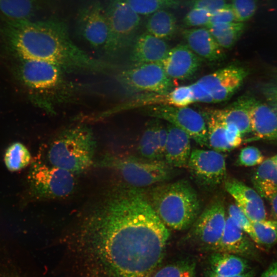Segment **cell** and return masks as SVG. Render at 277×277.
Here are the masks:
<instances>
[{
	"label": "cell",
	"mask_w": 277,
	"mask_h": 277,
	"mask_svg": "<svg viewBox=\"0 0 277 277\" xmlns=\"http://www.w3.org/2000/svg\"><path fill=\"white\" fill-rule=\"evenodd\" d=\"M137 188L111 193L80 229L81 242L112 277H150L170 236L168 228Z\"/></svg>",
	"instance_id": "6da1fadb"
},
{
	"label": "cell",
	"mask_w": 277,
	"mask_h": 277,
	"mask_svg": "<svg viewBox=\"0 0 277 277\" xmlns=\"http://www.w3.org/2000/svg\"><path fill=\"white\" fill-rule=\"evenodd\" d=\"M1 31L8 48L18 60L48 62L65 72L103 73L113 68L75 45L62 21H7Z\"/></svg>",
	"instance_id": "7a4b0ae2"
},
{
	"label": "cell",
	"mask_w": 277,
	"mask_h": 277,
	"mask_svg": "<svg viewBox=\"0 0 277 277\" xmlns=\"http://www.w3.org/2000/svg\"><path fill=\"white\" fill-rule=\"evenodd\" d=\"M149 202L164 224L175 230L189 228L200 212L196 192L186 181L157 186L150 193Z\"/></svg>",
	"instance_id": "3957f363"
},
{
	"label": "cell",
	"mask_w": 277,
	"mask_h": 277,
	"mask_svg": "<svg viewBox=\"0 0 277 277\" xmlns=\"http://www.w3.org/2000/svg\"><path fill=\"white\" fill-rule=\"evenodd\" d=\"M96 141L85 125L67 127L55 137L47 153L50 165L74 174L82 173L93 164Z\"/></svg>",
	"instance_id": "277c9868"
},
{
	"label": "cell",
	"mask_w": 277,
	"mask_h": 277,
	"mask_svg": "<svg viewBox=\"0 0 277 277\" xmlns=\"http://www.w3.org/2000/svg\"><path fill=\"white\" fill-rule=\"evenodd\" d=\"M114 169L132 187L141 188L163 182L171 176L170 166L161 160L134 156H106L98 164Z\"/></svg>",
	"instance_id": "5b68a950"
},
{
	"label": "cell",
	"mask_w": 277,
	"mask_h": 277,
	"mask_svg": "<svg viewBox=\"0 0 277 277\" xmlns=\"http://www.w3.org/2000/svg\"><path fill=\"white\" fill-rule=\"evenodd\" d=\"M15 69L21 83L38 97H51L67 87L64 71L57 65L43 61L18 60Z\"/></svg>",
	"instance_id": "8992f818"
},
{
	"label": "cell",
	"mask_w": 277,
	"mask_h": 277,
	"mask_svg": "<svg viewBox=\"0 0 277 277\" xmlns=\"http://www.w3.org/2000/svg\"><path fill=\"white\" fill-rule=\"evenodd\" d=\"M106 13L108 34L103 50L112 55L131 44L141 18L122 0H111Z\"/></svg>",
	"instance_id": "52a82bcc"
},
{
	"label": "cell",
	"mask_w": 277,
	"mask_h": 277,
	"mask_svg": "<svg viewBox=\"0 0 277 277\" xmlns=\"http://www.w3.org/2000/svg\"><path fill=\"white\" fill-rule=\"evenodd\" d=\"M73 173L62 168L42 163L35 164L29 174L30 188L35 196L54 199L69 196L74 190Z\"/></svg>",
	"instance_id": "ba28073f"
},
{
	"label": "cell",
	"mask_w": 277,
	"mask_h": 277,
	"mask_svg": "<svg viewBox=\"0 0 277 277\" xmlns=\"http://www.w3.org/2000/svg\"><path fill=\"white\" fill-rule=\"evenodd\" d=\"M119 82L134 92L165 94L172 89L173 80L166 73L161 62L134 64L121 72Z\"/></svg>",
	"instance_id": "9c48e42d"
},
{
	"label": "cell",
	"mask_w": 277,
	"mask_h": 277,
	"mask_svg": "<svg viewBox=\"0 0 277 277\" xmlns=\"http://www.w3.org/2000/svg\"><path fill=\"white\" fill-rule=\"evenodd\" d=\"M145 111L148 115L165 120L182 129L200 146L208 147L206 121L195 110L187 107L153 105L148 106Z\"/></svg>",
	"instance_id": "30bf717a"
},
{
	"label": "cell",
	"mask_w": 277,
	"mask_h": 277,
	"mask_svg": "<svg viewBox=\"0 0 277 277\" xmlns=\"http://www.w3.org/2000/svg\"><path fill=\"white\" fill-rule=\"evenodd\" d=\"M226 217L221 201L213 202L196 218L192 236L202 248L215 251L225 225Z\"/></svg>",
	"instance_id": "8fae6325"
},
{
	"label": "cell",
	"mask_w": 277,
	"mask_h": 277,
	"mask_svg": "<svg viewBox=\"0 0 277 277\" xmlns=\"http://www.w3.org/2000/svg\"><path fill=\"white\" fill-rule=\"evenodd\" d=\"M187 166L197 182L205 186H217L226 177L225 157L221 152L212 149L192 150Z\"/></svg>",
	"instance_id": "7c38bea8"
},
{
	"label": "cell",
	"mask_w": 277,
	"mask_h": 277,
	"mask_svg": "<svg viewBox=\"0 0 277 277\" xmlns=\"http://www.w3.org/2000/svg\"><path fill=\"white\" fill-rule=\"evenodd\" d=\"M248 70L241 66L231 65L201 77L196 82L212 96L214 103L229 99L241 86Z\"/></svg>",
	"instance_id": "4fadbf2b"
},
{
	"label": "cell",
	"mask_w": 277,
	"mask_h": 277,
	"mask_svg": "<svg viewBox=\"0 0 277 277\" xmlns=\"http://www.w3.org/2000/svg\"><path fill=\"white\" fill-rule=\"evenodd\" d=\"M77 26L80 33L91 47L104 49L108 25L106 11L99 2H94L80 11Z\"/></svg>",
	"instance_id": "5bb4252c"
},
{
	"label": "cell",
	"mask_w": 277,
	"mask_h": 277,
	"mask_svg": "<svg viewBox=\"0 0 277 277\" xmlns=\"http://www.w3.org/2000/svg\"><path fill=\"white\" fill-rule=\"evenodd\" d=\"M201 62V58L188 46L181 44L170 49L161 63L167 75L172 80H184L196 72Z\"/></svg>",
	"instance_id": "9a60e30c"
},
{
	"label": "cell",
	"mask_w": 277,
	"mask_h": 277,
	"mask_svg": "<svg viewBox=\"0 0 277 277\" xmlns=\"http://www.w3.org/2000/svg\"><path fill=\"white\" fill-rule=\"evenodd\" d=\"M215 251L233 254L245 259L258 258L253 241L229 216L226 217L224 231Z\"/></svg>",
	"instance_id": "2e32d148"
},
{
	"label": "cell",
	"mask_w": 277,
	"mask_h": 277,
	"mask_svg": "<svg viewBox=\"0 0 277 277\" xmlns=\"http://www.w3.org/2000/svg\"><path fill=\"white\" fill-rule=\"evenodd\" d=\"M225 188L251 222L266 219L262 197L254 189L236 180L226 181Z\"/></svg>",
	"instance_id": "e0dca14e"
},
{
	"label": "cell",
	"mask_w": 277,
	"mask_h": 277,
	"mask_svg": "<svg viewBox=\"0 0 277 277\" xmlns=\"http://www.w3.org/2000/svg\"><path fill=\"white\" fill-rule=\"evenodd\" d=\"M249 113L251 132L258 138L277 141V113L267 104L253 97Z\"/></svg>",
	"instance_id": "ac0fdd59"
},
{
	"label": "cell",
	"mask_w": 277,
	"mask_h": 277,
	"mask_svg": "<svg viewBox=\"0 0 277 277\" xmlns=\"http://www.w3.org/2000/svg\"><path fill=\"white\" fill-rule=\"evenodd\" d=\"M167 138L164 157L170 166L187 167L191 153L190 137L187 133L172 125L167 127Z\"/></svg>",
	"instance_id": "d6986e66"
},
{
	"label": "cell",
	"mask_w": 277,
	"mask_h": 277,
	"mask_svg": "<svg viewBox=\"0 0 277 277\" xmlns=\"http://www.w3.org/2000/svg\"><path fill=\"white\" fill-rule=\"evenodd\" d=\"M182 34L188 47L200 58L215 61L224 57L223 48L207 28L185 29Z\"/></svg>",
	"instance_id": "ffe728a7"
},
{
	"label": "cell",
	"mask_w": 277,
	"mask_h": 277,
	"mask_svg": "<svg viewBox=\"0 0 277 277\" xmlns=\"http://www.w3.org/2000/svg\"><path fill=\"white\" fill-rule=\"evenodd\" d=\"M169 49L164 39L146 32L135 41L130 57L134 64L161 62Z\"/></svg>",
	"instance_id": "44dd1931"
},
{
	"label": "cell",
	"mask_w": 277,
	"mask_h": 277,
	"mask_svg": "<svg viewBox=\"0 0 277 277\" xmlns=\"http://www.w3.org/2000/svg\"><path fill=\"white\" fill-rule=\"evenodd\" d=\"M252 98L243 96L229 106L210 113L225 124L235 125L242 135L249 133L251 132L249 110Z\"/></svg>",
	"instance_id": "7402d4cb"
},
{
	"label": "cell",
	"mask_w": 277,
	"mask_h": 277,
	"mask_svg": "<svg viewBox=\"0 0 277 277\" xmlns=\"http://www.w3.org/2000/svg\"><path fill=\"white\" fill-rule=\"evenodd\" d=\"M254 190L262 197L269 200L277 193V165L273 157L259 165L252 178Z\"/></svg>",
	"instance_id": "603a6c76"
},
{
	"label": "cell",
	"mask_w": 277,
	"mask_h": 277,
	"mask_svg": "<svg viewBox=\"0 0 277 277\" xmlns=\"http://www.w3.org/2000/svg\"><path fill=\"white\" fill-rule=\"evenodd\" d=\"M210 270L224 276H232L249 270L248 261L233 254L214 251L209 259Z\"/></svg>",
	"instance_id": "cb8c5ba5"
},
{
	"label": "cell",
	"mask_w": 277,
	"mask_h": 277,
	"mask_svg": "<svg viewBox=\"0 0 277 277\" xmlns=\"http://www.w3.org/2000/svg\"><path fill=\"white\" fill-rule=\"evenodd\" d=\"M176 26L174 15L165 9L152 13L146 26L147 32L163 39L172 38L175 33Z\"/></svg>",
	"instance_id": "d4e9b609"
},
{
	"label": "cell",
	"mask_w": 277,
	"mask_h": 277,
	"mask_svg": "<svg viewBox=\"0 0 277 277\" xmlns=\"http://www.w3.org/2000/svg\"><path fill=\"white\" fill-rule=\"evenodd\" d=\"M38 8V0H0V12L7 21L30 20Z\"/></svg>",
	"instance_id": "484cf974"
},
{
	"label": "cell",
	"mask_w": 277,
	"mask_h": 277,
	"mask_svg": "<svg viewBox=\"0 0 277 277\" xmlns=\"http://www.w3.org/2000/svg\"><path fill=\"white\" fill-rule=\"evenodd\" d=\"M244 23L234 22L214 24L208 27V30L217 44L223 49L232 47L244 31Z\"/></svg>",
	"instance_id": "4316f807"
},
{
	"label": "cell",
	"mask_w": 277,
	"mask_h": 277,
	"mask_svg": "<svg viewBox=\"0 0 277 277\" xmlns=\"http://www.w3.org/2000/svg\"><path fill=\"white\" fill-rule=\"evenodd\" d=\"M206 118L208 147L220 152L232 150L227 139L225 124L210 112L206 114Z\"/></svg>",
	"instance_id": "83f0119b"
},
{
	"label": "cell",
	"mask_w": 277,
	"mask_h": 277,
	"mask_svg": "<svg viewBox=\"0 0 277 277\" xmlns=\"http://www.w3.org/2000/svg\"><path fill=\"white\" fill-rule=\"evenodd\" d=\"M254 235L253 243L268 249L277 243V221L266 219L252 222Z\"/></svg>",
	"instance_id": "f1b7e54d"
},
{
	"label": "cell",
	"mask_w": 277,
	"mask_h": 277,
	"mask_svg": "<svg viewBox=\"0 0 277 277\" xmlns=\"http://www.w3.org/2000/svg\"><path fill=\"white\" fill-rule=\"evenodd\" d=\"M31 159L28 148L23 143L15 142L11 144L6 149L4 162L10 171H17L27 167Z\"/></svg>",
	"instance_id": "f546056e"
},
{
	"label": "cell",
	"mask_w": 277,
	"mask_h": 277,
	"mask_svg": "<svg viewBox=\"0 0 277 277\" xmlns=\"http://www.w3.org/2000/svg\"><path fill=\"white\" fill-rule=\"evenodd\" d=\"M159 123L154 122L148 125L138 143V151L143 157L150 160H161L160 153L157 126Z\"/></svg>",
	"instance_id": "4dcf8cb0"
},
{
	"label": "cell",
	"mask_w": 277,
	"mask_h": 277,
	"mask_svg": "<svg viewBox=\"0 0 277 277\" xmlns=\"http://www.w3.org/2000/svg\"><path fill=\"white\" fill-rule=\"evenodd\" d=\"M150 277H196L195 265L190 261H179L158 267Z\"/></svg>",
	"instance_id": "1f68e13d"
},
{
	"label": "cell",
	"mask_w": 277,
	"mask_h": 277,
	"mask_svg": "<svg viewBox=\"0 0 277 277\" xmlns=\"http://www.w3.org/2000/svg\"><path fill=\"white\" fill-rule=\"evenodd\" d=\"M140 15H150L167 8L177 7L182 0H122Z\"/></svg>",
	"instance_id": "d6a6232c"
},
{
	"label": "cell",
	"mask_w": 277,
	"mask_h": 277,
	"mask_svg": "<svg viewBox=\"0 0 277 277\" xmlns=\"http://www.w3.org/2000/svg\"><path fill=\"white\" fill-rule=\"evenodd\" d=\"M231 5L235 22L244 23L251 18L255 13L258 0H232Z\"/></svg>",
	"instance_id": "836d02e7"
},
{
	"label": "cell",
	"mask_w": 277,
	"mask_h": 277,
	"mask_svg": "<svg viewBox=\"0 0 277 277\" xmlns=\"http://www.w3.org/2000/svg\"><path fill=\"white\" fill-rule=\"evenodd\" d=\"M228 215L253 241L254 235L252 222L236 204L229 205Z\"/></svg>",
	"instance_id": "e575fe53"
},
{
	"label": "cell",
	"mask_w": 277,
	"mask_h": 277,
	"mask_svg": "<svg viewBox=\"0 0 277 277\" xmlns=\"http://www.w3.org/2000/svg\"><path fill=\"white\" fill-rule=\"evenodd\" d=\"M265 160L261 151L256 147L249 146L242 149L238 159V164L252 167L261 164Z\"/></svg>",
	"instance_id": "d590c367"
},
{
	"label": "cell",
	"mask_w": 277,
	"mask_h": 277,
	"mask_svg": "<svg viewBox=\"0 0 277 277\" xmlns=\"http://www.w3.org/2000/svg\"><path fill=\"white\" fill-rule=\"evenodd\" d=\"M169 94L170 106L185 107L194 103L189 85L176 87L169 92Z\"/></svg>",
	"instance_id": "8d00e7d4"
},
{
	"label": "cell",
	"mask_w": 277,
	"mask_h": 277,
	"mask_svg": "<svg viewBox=\"0 0 277 277\" xmlns=\"http://www.w3.org/2000/svg\"><path fill=\"white\" fill-rule=\"evenodd\" d=\"M211 13L207 10L193 7L184 17L183 22L187 27L206 26L209 21Z\"/></svg>",
	"instance_id": "74e56055"
},
{
	"label": "cell",
	"mask_w": 277,
	"mask_h": 277,
	"mask_svg": "<svg viewBox=\"0 0 277 277\" xmlns=\"http://www.w3.org/2000/svg\"><path fill=\"white\" fill-rule=\"evenodd\" d=\"M234 22H235V18L231 5L226 4L222 8L211 15L209 21L206 26L208 28L214 24L229 23Z\"/></svg>",
	"instance_id": "f35d334b"
},
{
	"label": "cell",
	"mask_w": 277,
	"mask_h": 277,
	"mask_svg": "<svg viewBox=\"0 0 277 277\" xmlns=\"http://www.w3.org/2000/svg\"><path fill=\"white\" fill-rule=\"evenodd\" d=\"M194 103H214L210 93L197 82L189 85Z\"/></svg>",
	"instance_id": "ab89813d"
},
{
	"label": "cell",
	"mask_w": 277,
	"mask_h": 277,
	"mask_svg": "<svg viewBox=\"0 0 277 277\" xmlns=\"http://www.w3.org/2000/svg\"><path fill=\"white\" fill-rule=\"evenodd\" d=\"M262 91L267 104L277 113V85L267 83L263 86Z\"/></svg>",
	"instance_id": "60d3db41"
},
{
	"label": "cell",
	"mask_w": 277,
	"mask_h": 277,
	"mask_svg": "<svg viewBox=\"0 0 277 277\" xmlns=\"http://www.w3.org/2000/svg\"><path fill=\"white\" fill-rule=\"evenodd\" d=\"M225 125L227 139L232 149H233L242 144L243 135L235 125L232 124Z\"/></svg>",
	"instance_id": "b9f144b4"
},
{
	"label": "cell",
	"mask_w": 277,
	"mask_h": 277,
	"mask_svg": "<svg viewBox=\"0 0 277 277\" xmlns=\"http://www.w3.org/2000/svg\"><path fill=\"white\" fill-rule=\"evenodd\" d=\"M227 0H195L193 7L205 9L211 14L226 4Z\"/></svg>",
	"instance_id": "7bdbcfd3"
},
{
	"label": "cell",
	"mask_w": 277,
	"mask_h": 277,
	"mask_svg": "<svg viewBox=\"0 0 277 277\" xmlns=\"http://www.w3.org/2000/svg\"><path fill=\"white\" fill-rule=\"evenodd\" d=\"M157 136L160 153L162 157L164 156V152L167 138V128L163 125L158 124Z\"/></svg>",
	"instance_id": "ee69618b"
},
{
	"label": "cell",
	"mask_w": 277,
	"mask_h": 277,
	"mask_svg": "<svg viewBox=\"0 0 277 277\" xmlns=\"http://www.w3.org/2000/svg\"><path fill=\"white\" fill-rule=\"evenodd\" d=\"M260 277H277V261L272 263Z\"/></svg>",
	"instance_id": "f6af8a7d"
},
{
	"label": "cell",
	"mask_w": 277,
	"mask_h": 277,
	"mask_svg": "<svg viewBox=\"0 0 277 277\" xmlns=\"http://www.w3.org/2000/svg\"><path fill=\"white\" fill-rule=\"evenodd\" d=\"M254 271L253 270H249L241 274L232 276H224L217 275L211 270H208L205 275V277H253L254 275Z\"/></svg>",
	"instance_id": "bcb514c9"
},
{
	"label": "cell",
	"mask_w": 277,
	"mask_h": 277,
	"mask_svg": "<svg viewBox=\"0 0 277 277\" xmlns=\"http://www.w3.org/2000/svg\"><path fill=\"white\" fill-rule=\"evenodd\" d=\"M271 206V213L273 220L277 221V193L270 200Z\"/></svg>",
	"instance_id": "7dc6e473"
},
{
	"label": "cell",
	"mask_w": 277,
	"mask_h": 277,
	"mask_svg": "<svg viewBox=\"0 0 277 277\" xmlns=\"http://www.w3.org/2000/svg\"><path fill=\"white\" fill-rule=\"evenodd\" d=\"M274 83L277 85V70H275L273 73Z\"/></svg>",
	"instance_id": "c3c4849f"
},
{
	"label": "cell",
	"mask_w": 277,
	"mask_h": 277,
	"mask_svg": "<svg viewBox=\"0 0 277 277\" xmlns=\"http://www.w3.org/2000/svg\"><path fill=\"white\" fill-rule=\"evenodd\" d=\"M273 159H274V161H275L276 165H277V154H275V155H274L273 156H272Z\"/></svg>",
	"instance_id": "681fc988"
}]
</instances>
